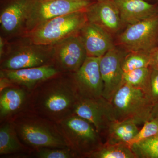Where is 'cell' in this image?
<instances>
[{
    "label": "cell",
    "mask_w": 158,
    "mask_h": 158,
    "mask_svg": "<svg viewBox=\"0 0 158 158\" xmlns=\"http://www.w3.org/2000/svg\"><path fill=\"white\" fill-rule=\"evenodd\" d=\"M53 48V64L61 72H75L88 57L79 34L57 43Z\"/></svg>",
    "instance_id": "8fae6325"
},
{
    "label": "cell",
    "mask_w": 158,
    "mask_h": 158,
    "mask_svg": "<svg viewBox=\"0 0 158 158\" xmlns=\"http://www.w3.org/2000/svg\"><path fill=\"white\" fill-rule=\"evenodd\" d=\"M158 135V117L146 121L137 135L128 143L129 146L138 141Z\"/></svg>",
    "instance_id": "484cf974"
},
{
    "label": "cell",
    "mask_w": 158,
    "mask_h": 158,
    "mask_svg": "<svg viewBox=\"0 0 158 158\" xmlns=\"http://www.w3.org/2000/svg\"><path fill=\"white\" fill-rule=\"evenodd\" d=\"M151 69L149 95L154 102L158 104V69Z\"/></svg>",
    "instance_id": "4316f807"
},
{
    "label": "cell",
    "mask_w": 158,
    "mask_h": 158,
    "mask_svg": "<svg viewBox=\"0 0 158 158\" xmlns=\"http://www.w3.org/2000/svg\"><path fill=\"white\" fill-rule=\"evenodd\" d=\"M157 117H158V111L157 114Z\"/></svg>",
    "instance_id": "4dcf8cb0"
},
{
    "label": "cell",
    "mask_w": 158,
    "mask_h": 158,
    "mask_svg": "<svg viewBox=\"0 0 158 158\" xmlns=\"http://www.w3.org/2000/svg\"><path fill=\"white\" fill-rule=\"evenodd\" d=\"M60 72L53 65H48L16 70L0 69V77L31 92L40 83Z\"/></svg>",
    "instance_id": "2e32d148"
},
{
    "label": "cell",
    "mask_w": 158,
    "mask_h": 158,
    "mask_svg": "<svg viewBox=\"0 0 158 158\" xmlns=\"http://www.w3.org/2000/svg\"><path fill=\"white\" fill-rule=\"evenodd\" d=\"M150 67L158 69V47H156L150 52Z\"/></svg>",
    "instance_id": "83f0119b"
},
{
    "label": "cell",
    "mask_w": 158,
    "mask_h": 158,
    "mask_svg": "<svg viewBox=\"0 0 158 158\" xmlns=\"http://www.w3.org/2000/svg\"><path fill=\"white\" fill-rule=\"evenodd\" d=\"M117 41L127 52H150L158 44V14L127 26L118 35Z\"/></svg>",
    "instance_id": "52a82bcc"
},
{
    "label": "cell",
    "mask_w": 158,
    "mask_h": 158,
    "mask_svg": "<svg viewBox=\"0 0 158 158\" xmlns=\"http://www.w3.org/2000/svg\"><path fill=\"white\" fill-rule=\"evenodd\" d=\"M87 22L85 11L73 12L49 20L23 36L32 43L53 45L79 34Z\"/></svg>",
    "instance_id": "8992f818"
},
{
    "label": "cell",
    "mask_w": 158,
    "mask_h": 158,
    "mask_svg": "<svg viewBox=\"0 0 158 158\" xmlns=\"http://www.w3.org/2000/svg\"><path fill=\"white\" fill-rule=\"evenodd\" d=\"M94 2L95 0H37L29 13L25 34L55 18L85 11Z\"/></svg>",
    "instance_id": "ba28073f"
},
{
    "label": "cell",
    "mask_w": 158,
    "mask_h": 158,
    "mask_svg": "<svg viewBox=\"0 0 158 158\" xmlns=\"http://www.w3.org/2000/svg\"><path fill=\"white\" fill-rule=\"evenodd\" d=\"M110 102L116 120H131L139 125L157 117L158 104L146 92L127 84H123Z\"/></svg>",
    "instance_id": "277c9868"
},
{
    "label": "cell",
    "mask_w": 158,
    "mask_h": 158,
    "mask_svg": "<svg viewBox=\"0 0 158 158\" xmlns=\"http://www.w3.org/2000/svg\"><path fill=\"white\" fill-rule=\"evenodd\" d=\"M89 158H136L127 144H111L104 142Z\"/></svg>",
    "instance_id": "44dd1931"
},
{
    "label": "cell",
    "mask_w": 158,
    "mask_h": 158,
    "mask_svg": "<svg viewBox=\"0 0 158 158\" xmlns=\"http://www.w3.org/2000/svg\"><path fill=\"white\" fill-rule=\"evenodd\" d=\"M88 21L94 24L113 35L123 27L119 11L113 0L95 1L85 10Z\"/></svg>",
    "instance_id": "9a60e30c"
},
{
    "label": "cell",
    "mask_w": 158,
    "mask_h": 158,
    "mask_svg": "<svg viewBox=\"0 0 158 158\" xmlns=\"http://www.w3.org/2000/svg\"><path fill=\"white\" fill-rule=\"evenodd\" d=\"M151 70L150 67H146L124 72L123 84L141 89L149 94Z\"/></svg>",
    "instance_id": "7402d4cb"
},
{
    "label": "cell",
    "mask_w": 158,
    "mask_h": 158,
    "mask_svg": "<svg viewBox=\"0 0 158 158\" xmlns=\"http://www.w3.org/2000/svg\"><path fill=\"white\" fill-rule=\"evenodd\" d=\"M137 125L130 120L113 122L105 136V142L111 144L123 143L128 144L139 132Z\"/></svg>",
    "instance_id": "ffe728a7"
},
{
    "label": "cell",
    "mask_w": 158,
    "mask_h": 158,
    "mask_svg": "<svg viewBox=\"0 0 158 158\" xmlns=\"http://www.w3.org/2000/svg\"><path fill=\"white\" fill-rule=\"evenodd\" d=\"M11 121L20 140L32 151L43 148L68 147L56 123L33 111L20 113Z\"/></svg>",
    "instance_id": "3957f363"
},
{
    "label": "cell",
    "mask_w": 158,
    "mask_h": 158,
    "mask_svg": "<svg viewBox=\"0 0 158 158\" xmlns=\"http://www.w3.org/2000/svg\"><path fill=\"white\" fill-rule=\"evenodd\" d=\"M100 59L87 57L81 67L73 73L80 99L103 97L104 86L100 70Z\"/></svg>",
    "instance_id": "7c38bea8"
},
{
    "label": "cell",
    "mask_w": 158,
    "mask_h": 158,
    "mask_svg": "<svg viewBox=\"0 0 158 158\" xmlns=\"http://www.w3.org/2000/svg\"><path fill=\"white\" fill-rule=\"evenodd\" d=\"M0 123L1 158H31L32 150L20 140L12 121L8 120Z\"/></svg>",
    "instance_id": "d6986e66"
},
{
    "label": "cell",
    "mask_w": 158,
    "mask_h": 158,
    "mask_svg": "<svg viewBox=\"0 0 158 158\" xmlns=\"http://www.w3.org/2000/svg\"><path fill=\"white\" fill-rule=\"evenodd\" d=\"M136 158H158V135L130 146Z\"/></svg>",
    "instance_id": "603a6c76"
},
{
    "label": "cell",
    "mask_w": 158,
    "mask_h": 158,
    "mask_svg": "<svg viewBox=\"0 0 158 158\" xmlns=\"http://www.w3.org/2000/svg\"><path fill=\"white\" fill-rule=\"evenodd\" d=\"M73 114L92 123L103 139L110 124L116 120L111 102L103 97L80 99L75 107Z\"/></svg>",
    "instance_id": "30bf717a"
},
{
    "label": "cell",
    "mask_w": 158,
    "mask_h": 158,
    "mask_svg": "<svg viewBox=\"0 0 158 158\" xmlns=\"http://www.w3.org/2000/svg\"><path fill=\"white\" fill-rule=\"evenodd\" d=\"M37 0H1L0 37L10 40L25 33L26 22Z\"/></svg>",
    "instance_id": "9c48e42d"
},
{
    "label": "cell",
    "mask_w": 158,
    "mask_h": 158,
    "mask_svg": "<svg viewBox=\"0 0 158 158\" xmlns=\"http://www.w3.org/2000/svg\"><path fill=\"white\" fill-rule=\"evenodd\" d=\"M123 26L130 25L158 14V7L145 0H113Z\"/></svg>",
    "instance_id": "ac0fdd59"
},
{
    "label": "cell",
    "mask_w": 158,
    "mask_h": 158,
    "mask_svg": "<svg viewBox=\"0 0 158 158\" xmlns=\"http://www.w3.org/2000/svg\"><path fill=\"white\" fill-rule=\"evenodd\" d=\"M31 92L18 85L11 84L0 90V123L31 111Z\"/></svg>",
    "instance_id": "5bb4252c"
},
{
    "label": "cell",
    "mask_w": 158,
    "mask_h": 158,
    "mask_svg": "<svg viewBox=\"0 0 158 158\" xmlns=\"http://www.w3.org/2000/svg\"><path fill=\"white\" fill-rule=\"evenodd\" d=\"M68 147L77 158H89L103 144V139L92 123L72 114L56 123Z\"/></svg>",
    "instance_id": "5b68a950"
},
{
    "label": "cell",
    "mask_w": 158,
    "mask_h": 158,
    "mask_svg": "<svg viewBox=\"0 0 158 158\" xmlns=\"http://www.w3.org/2000/svg\"><path fill=\"white\" fill-rule=\"evenodd\" d=\"M31 158H77L76 155L68 147L43 148L32 151Z\"/></svg>",
    "instance_id": "d4e9b609"
},
{
    "label": "cell",
    "mask_w": 158,
    "mask_h": 158,
    "mask_svg": "<svg viewBox=\"0 0 158 158\" xmlns=\"http://www.w3.org/2000/svg\"><path fill=\"white\" fill-rule=\"evenodd\" d=\"M53 45L32 43L24 36L0 37V69L16 70L53 65Z\"/></svg>",
    "instance_id": "7a4b0ae2"
},
{
    "label": "cell",
    "mask_w": 158,
    "mask_h": 158,
    "mask_svg": "<svg viewBox=\"0 0 158 158\" xmlns=\"http://www.w3.org/2000/svg\"><path fill=\"white\" fill-rule=\"evenodd\" d=\"M127 53L115 47L101 57L100 70L104 86L102 96L110 101L123 85L124 72L122 62Z\"/></svg>",
    "instance_id": "4fadbf2b"
},
{
    "label": "cell",
    "mask_w": 158,
    "mask_h": 158,
    "mask_svg": "<svg viewBox=\"0 0 158 158\" xmlns=\"http://www.w3.org/2000/svg\"><path fill=\"white\" fill-rule=\"evenodd\" d=\"M40 1H52V0H40Z\"/></svg>",
    "instance_id": "f546056e"
},
{
    "label": "cell",
    "mask_w": 158,
    "mask_h": 158,
    "mask_svg": "<svg viewBox=\"0 0 158 158\" xmlns=\"http://www.w3.org/2000/svg\"><path fill=\"white\" fill-rule=\"evenodd\" d=\"M95 1L97 2H102V1H106V0H95Z\"/></svg>",
    "instance_id": "f1b7e54d"
},
{
    "label": "cell",
    "mask_w": 158,
    "mask_h": 158,
    "mask_svg": "<svg viewBox=\"0 0 158 158\" xmlns=\"http://www.w3.org/2000/svg\"><path fill=\"white\" fill-rule=\"evenodd\" d=\"M87 56L102 57L115 47L112 36L102 28L87 22L79 33Z\"/></svg>",
    "instance_id": "e0dca14e"
},
{
    "label": "cell",
    "mask_w": 158,
    "mask_h": 158,
    "mask_svg": "<svg viewBox=\"0 0 158 158\" xmlns=\"http://www.w3.org/2000/svg\"><path fill=\"white\" fill-rule=\"evenodd\" d=\"M150 52H127L122 62L123 72H127L138 69L150 67Z\"/></svg>",
    "instance_id": "cb8c5ba5"
},
{
    "label": "cell",
    "mask_w": 158,
    "mask_h": 158,
    "mask_svg": "<svg viewBox=\"0 0 158 158\" xmlns=\"http://www.w3.org/2000/svg\"><path fill=\"white\" fill-rule=\"evenodd\" d=\"M73 75L60 72L40 83L31 92V110L56 123L73 114L80 99Z\"/></svg>",
    "instance_id": "6da1fadb"
}]
</instances>
